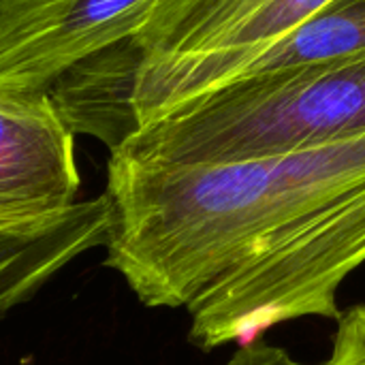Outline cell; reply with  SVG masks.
<instances>
[{"instance_id": "obj_1", "label": "cell", "mask_w": 365, "mask_h": 365, "mask_svg": "<svg viewBox=\"0 0 365 365\" xmlns=\"http://www.w3.org/2000/svg\"><path fill=\"white\" fill-rule=\"evenodd\" d=\"M103 195L105 265L145 308L184 310L201 351L340 319L365 265V133L218 165L109 154Z\"/></svg>"}, {"instance_id": "obj_2", "label": "cell", "mask_w": 365, "mask_h": 365, "mask_svg": "<svg viewBox=\"0 0 365 365\" xmlns=\"http://www.w3.org/2000/svg\"><path fill=\"white\" fill-rule=\"evenodd\" d=\"M331 0H160L148 21L62 75L49 94L75 135L113 150L171 107L225 83Z\"/></svg>"}, {"instance_id": "obj_3", "label": "cell", "mask_w": 365, "mask_h": 365, "mask_svg": "<svg viewBox=\"0 0 365 365\" xmlns=\"http://www.w3.org/2000/svg\"><path fill=\"white\" fill-rule=\"evenodd\" d=\"M365 133V56L242 77L184 101L109 150L152 165H218Z\"/></svg>"}, {"instance_id": "obj_4", "label": "cell", "mask_w": 365, "mask_h": 365, "mask_svg": "<svg viewBox=\"0 0 365 365\" xmlns=\"http://www.w3.org/2000/svg\"><path fill=\"white\" fill-rule=\"evenodd\" d=\"M160 0H0V90H49L130 38Z\"/></svg>"}, {"instance_id": "obj_5", "label": "cell", "mask_w": 365, "mask_h": 365, "mask_svg": "<svg viewBox=\"0 0 365 365\" xmlns=\"http://www.w3.org/2000/svg\"><path fill=\"white\" fill-rule=\"evenodd\" d=\"M79 184L75 133L49 90H0V233L62 216Z\"/></svg>"}, {"instance_id": "obj_6", "label": "cell", "mask_w": 365, "mask_h": 365, "mask_svg": "<svg viewBox=\"0 0 365 365\" xmlns=\"http://www.w3.org/2000/svg\"><path fill=\"white\" fill-rule=\"evenodd\" d=\"M109 229L107 197L77 201L62 216L32 229L0 233V280L43 276L51 280L92 248L105 246Z\"/></svg>"}, {"instance_id": "obj_7", "label": "cell", "mask_w": 365, "mask_h": 365, "mask_svg": "<svg viewBox=\"0 0 365 365\" xmlns=\"http://www.w3.org/2000/svg\"><path fill=\"white\" fill-rule=\"evenodd\" d=\"M359 56H365V0H331L284 41L242 64L225 83L259 73Z\"/></svg>"}, {"instance_id": "obj_8", "label": "cell", "mask_w": 365, "mask_h": 365, "mask_svg": "<svg viewBox=\"0 0 365 365\" xmlns=\"http://www.w3.org/2000/svg\"><path fill=\"white\" fill-rule=\"evenodd\" d=\"M323 365H365V304L338 319L334 351Z\"/></svg>"}, {"instance_id": "obj_9", "label": "cell", "mask_w": 365, "mask_h": 365, "mask_svg": "<svg viewBox=\"0 0 365 365\" xmlns=\"http://www.w3.org/2000/svg\"><path fill=\"white\" fill-rule=\"evenodd\" d=\"M225 365H310L295 359L289 351L276 346V344H269V342H263L261 338L259 340H252L248 344H240L237 351L231 355V359Z\"/></svg>"}, {"instance_id": "obj_10", "label": "cell", "mask_w": 365, "mask_h": 365, "mask_svg": "<svg viewBox=\"0 0 365 365\" xmlns=\"http://www.w3.org/2000/svg\"><path fill=\"white\" fill-rule=\"evenodd\" d=\"M47 278L41 276H13L0 280V319L15 306L28 302L38 289H43Z\"/></svg>"}]
</instances>
